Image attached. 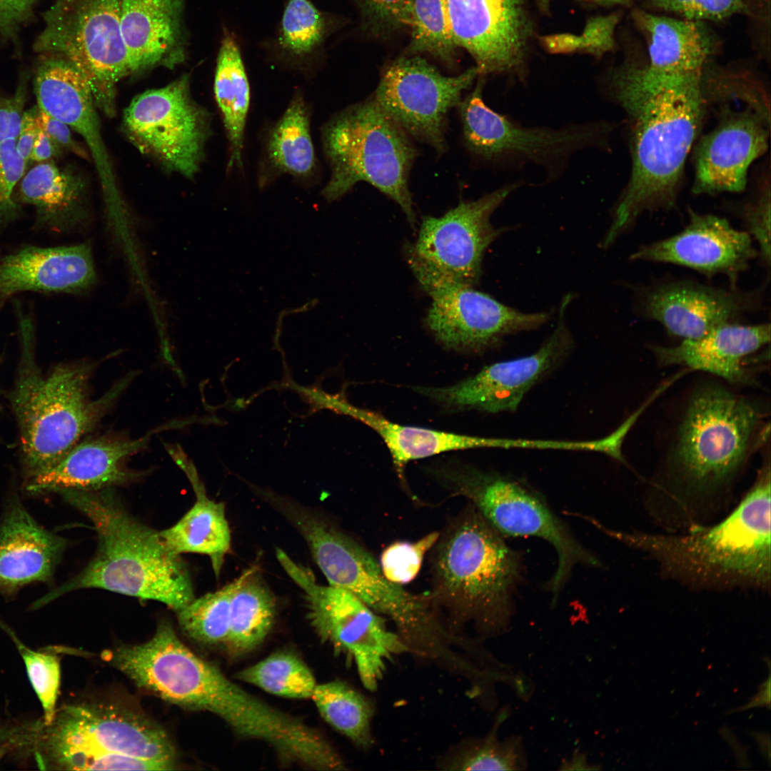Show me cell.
Listing matches in <instances>:
<instances>
[{
    "mask_svg": "<svg viewBox=\"0 0 771 771\" xmlns=\"http://www.w3.org/2000/svg\"><path fill=\"white\" fill-rule=\"evenodd\" d=\"M704 71L660 74L627 56L604 90L633 121L632 171L603 241L608 247L643 213L674 205L705 109Z\"/></svg>",
    "mask_w": 771,
    "mask_h": 771,
    "instance_id": "6da1fadb",
    "label": "cell"
},
{
    "mask_svg": "<svg viewBox=\"0 0 771 771\" xmlns=\"http://www.w3.org/2000/svg\"><path fill=\"white\" fill-rule=\"evenodd\" d=\"M57 493L91 522L97 549L84 570L36 600L34 609L82 588L157 600L176 612L195 598L189 572L180 555L166 547L159 532L130 514L111 488Z\"/></svg>",
    "mask_w": 771,
    "mask_h": 771,
    "instance_id": "7a4b0ae2",
    "label": "cell"
},
{
    "mask_svg": "<svg viewBox=\"0 0 771 771\" xmlns=\"http://www.w3.org/2000/svg\"><path fill=\"white\" fill-rule=\"evenodd\" d=\"M598 527L655 560L675 579L701 587L768 588L770 584V466L723 520L683 534L620 532Z\"/></svg>",
    "mask_w": 771,
    "mask_h": 771,
    "instance_id": "3957f363",
    "label": "cell"
},
{
    "mask_svg": "<svg viewBox=\"0 0 771 771\" xmlns=\"http://www.w3.org/2000/svg\"><path fill=\"white\" fill-rule=\"evenodd\" d=\"M431 550L430 593L447 628L460 637L468 625L485 633L504 626L523 577L520 553L470 503Z\"/></svg>",
    "mask_w": 771,
    "mask_h": 771,
    "instance_id": "277c9868",
    "label": "cell"
},
{
    "mask_svg": "<svg viewBox=\"0 0 771 771\" xmlns=\"http://www.w3.org/2000/svg\"><path fill=\"white\" fill-rule=\"evenodd\" d=\"M21 353L11 393L20 433L26 479L56 463L91 431L131 381L120 380L96 399L89 395L95 365L61 364L44 376L34 355V331L29 319L20 323Z\"/></svg>",
    "mask_w": 771,
    "mask_h": 771,
    "instance_id": "5b68a950",
    "label": "cell"
},
{
    "mask_svg": "<svg viewBox=\"0 0 771 771\" xmlns=\"http://www.w3.org/2000/svg\"><path fill=\"white\" fill-rule=\"evenodd\" d=\"M300 533L328 584L388 618L409 652L445 669L458 662L460 639L445 626L430 592L413 593L388 580L368 550L318 516L306 520Z\"/></svg>",
    "mask_w": 771,
    "mask_h": 771,
    "instance_id": "8992f818",
    "label": "cell"
},
{
    "mask_svg": "<svg viewBox=\"0 0 771 771\" xmlns=\"http://www.w3.org/2000/svg\"><path fill=\"white\" fill-rule=\"evenodd\" d=\"M9 752L32 757L41 769L64 770L74 756L94 752L127 755L175 770L178 757L159 725L134 711L98 704L69 705L49 723L41 719L4 726Z\"/></svg>",
    "mask_w": 771,
    "mask_h": 771,
    "instance_id": "52a82bcc",
    "label": "cell"
},
{
    "mask_svg": "<svg viewBox=\"0 0 771 771\" xmlns=\"http://www.w3.org/2000/svg\"><path fill=\"white\" fill-rule=\"evenodd\" d=\"M321 139L331 172L321 192L327 201L366 181L396 202L414 225L408 177L418 151L373 97L333 115L321 127Z\"/></svg>",
    "mask_w": 771,
    "mask_h": 771,
    "instance_id": "ba28073f",
    "label": "cell"
},
{
    "mask_svg": "<svg viewBox=\"0 0 771 771\" xmlns=\"http://www.w3.org/2000/svg\"><path fill=\"white\" fill-rule=\"evenodd\" d=\"M669 457L685 493L706 497L736 477L757 443L762 414L754 403L720 387L695 393L688 403Z\"/></svg>",
    "mask_w": 771,
    "mask_h": 771,
    "instance_id": "9c48e42d",
    "label": "cell"
},
{
    "mask_svg": "<svg viewBox=\"0 0 771 771\" xmlns=\"http://www.w3.org/2000/svg\"><path fill=\"white\" fill-rule=\"evenodd\" d=\"M438 475L452 495L467 498L500 535L539 538L555 548L558 566L548 583L554 597L575 565H600L544 499L519 481L468 468L445 470Z\"/></svg>",
    "mask_w": 771,
    "mask_h": 771,
    "instance_id": "30bf717a",
    "label": "cell"
},
{
    "mask_svg": "<svg viewBox=\"0 0 771 771\" xmlns=\"http://www.w3.org/2000/svg\"><path fill=\"white\" fill-rule=\"evenodd\" d=\"M276 558L304 593L307 618L323 642L351 660L363 687L376 690L390 662L409 652L396 632L388 629L381 615L354 594L331 585H318L311 571L294 562L283 550Z\"/></svg>",
    "mask_w": 771,
    "mask_h": 771,
    "instance_id": "8fae6325",
    "label": "cell"
},
{
    "mask_svg": "<svg viewBox=\"0 0 771 771\" xmlns=\"http://www.w3.org/2000/svg\"><path fill=\"white\" fill-rule=\"evenodd\" d=\"M484 82L480 76L473 91L459 104L465 145L477 156L503 168L540 166L548 178L555 179L574 154L605 146L610 131L607 123L592 121L558 128L523 126L485 104Z\"/></svg>",
    "mask_w": 771,
    "mask_h": 771,
    "instance_id": "7c38bea8",
    "label": "cell"
},
{
    "mask_svg": "<svg viewBox=\"0 0 771 771\" xmlns=\"http://www.w3.org/2000/svg\"><path fill=\"white\" fill-rule=\"evenodd\" d=\"M121 0H54L43 18L35 51L73 64L88 80L96 104L111 114L116 86L131 74L120 31Z\"/></svg>",
    "mask_w": 771,
    "mask_h": 771,
    "instance_id": "4fadbf2b",
    "label": "cell"
},
{
    "mask_svg": "<svg viewBox=\"0 0 771 771\" xmlns=\"http://www.w3.org/2000/svg\"><path fill=\"white\" fill-rule=\"evenodd\" d=\"M408 262L432 299L425 323L445 346L480 351L509 334L535 329L550 319L545 312L524 313L472 286L458 283L409 252Z\"/></svg>",
    "mask_w": 771,
    "mask_h": 771,
    "instance_id": "5bb4252c",
    "label": "cell"
},
{
    "mask_svg": "<svg viewBox=\"0 0 771 771\" xmlns=\"http://www.w3.org/2000/svg\"><path fill=\"white\" fill-rule=\"evenodd\" d=\"M124 126L138 148L169 169L189 178L199 171L211 117L191 98L188 75L134 98Z\"/></svg>",
    "mask_w": 771,
    "mask_h": 771,
    "instance_id": "9a60e30c",
    "label": "cell"
},
{
    "mask_svg": "<svg viewBox=\"0 0 771 771\" xmlns=\"http://www.w3.org/2000/svg\"><path fill=\"white\" fill-rule=\"evenodd\" d=\"M478 76L475 66L446 76L423 58L401 57L384 69L373 98L409 136L441 153L448 112Z\"/></svg>",
    "mask_w": 771,
    "mask_h": 771,
    "instance_id": "2e32d148",
    "label": "cell"
},
{
    "mask_svg": "<svg viewBox=\"0 0 771 771\" xmlns=\"http://www.w3.org/2000/svg\"><path fill=\"white\" fill-rule=\"evenodd\" d=\"M106 657L138 687L193 711L209 712L224 675L188 649L167 621L147 642L119 647Z\"/></svg>",
    "mask_w": 771,
    "mask_h": 771,
    "instance_id": "e0dca14e",
    "label": "cell"
},
{
    "mask_svg": "<svg viewBox=\"0 0 771 771\" xmlns=\"http://www.w3.org/2000/svg\"><path fill=\"white\" fill-rule=\"evenodd\" d=\"M446 3L457 46L473 57L479 76L525 79L531 43L538 36L528 0H446Z\"/></svg>",
    "mask_w": 771,
    "mask_h": 771,
    "instance_id": "ac0fdd59",
    "label": "cell"
},
{
    "mask_svg": "<svg viewBox=\"0 0 771 771\" xmlns=\"http://www.w3.org/2000/svg\"><path fill=\"white\" fill-rule=\"evenodd\" d=\"M520 186V181L507 183L477 200L460 201L440 217H424L409 251L445 276L473 287L480 279L485 251L502 232L490 217Z\"/></svg>",
    "mask_w": 771,
    "mask_h": 771,
    "instance_id": "d6986e66",
    "label": "cell"
},
{
    "mask_svg": "<svg viewBox=\"0 0 771 771\" xmlns=\"http://www.w3.org/2000/svg\"><path fill=\"white\" fill-rule=\"evenodd\" d=\"M570 300V296L564 298L556 328L535 353L487 366L474 376L450 387L418 390L448 405L491 413L515 411L531 387L570 351L573 339L564 321Z\"/></svg>",
    "mask_w": 771,
    "mask_h": 771,
    "instance_id": "ffe728a7",
    "label": "cell"
},
{
    "mask_svg": "<svg viewBox=\"0 0 771 771\" xmlns=\"http://www.w3.org/2000/svg\"><path fill=\"white\" fill-rule=\"evenodd\" d=\"M762 297L761 288L742 291L674 280L639 288L636 308L642 317L658 322L669 334L693 339L760 308Z\"/></svg>",
    "mask_w": 771,
    "mask_h": 771,
    "instance_id": "44dd1931",
    "label": "cell"
},
{
    "mask_svg": "<svg viewBox=\"0 0 771 771\" xmlns=\"http://www.w3.org/2000/svg\"><path fill=\"white\" fill-rule=\"evenodd\" d=\"M757 255L747 231L735 229L724 218L690 211L680 232L640 246L630 258L682 266L707 277L722 275L736 287L739 275Z\"/></svg>",
    "mask_w": 771,
    "mask_h": 771,
    "instance_id": "7402d4cb",
    "label": "cell"
},
{
    "mask_svg": "<svg viewBox=\"0 0 771 771\" xmlns=\"http://www.w3.org/2000/svg\"><path fill=\"white\" fill-rule=\"evenodd\" d=\"M765 112L746 110L729 114L700 142L693 191L697 194L739 192L749 166L766 151Z\"/></svg>",
    "mask_w": 771,
    "mask_h": 771,
    "instance_id": "603a6c76",
    "label": "cell"
},
{
    "mask_svg": "<svg viewBox=\"0 0 771 771\" xmlns=\"http://www.w3.org/2000/svg\"><path fill=\"white\" fill-rule=\"evenodd\" d=\"M181 426V421L172 422L135 440L101 437L78 443L53 466L27 478L26 490L33 494L99 490L124 483L136 476L126 460L145 448L154 433Z\"/></svg>",
    "mask_w": 771,
    "mask_h": 771,
    "instance_id": "cb8c5ba5",
    "label": "cell"
},
{
    "mask_svg": "<svg viewBox=\"0 0 771 771\" xmlns=\"http://www.w3.org/2000/svg\"><path fill=\"white\" fill-rule=\"evenodd\" d=\"M34 92L41 110L64 122L84 138L91 153L109 209L114 214L121 213L123 206L101 136L96 104L85 76L71 64H59L41 74Z\"/></svg>",
    "mask_w": 771,
    "mask_h": 771,
    "instance_id": "d4e9b609",
    "label": "cell"
},
{
    "mask_svg": "<svg viewBox=\"0 0 771 771\" xmlns=\"http://www.w3.org/2000/svg\"><path fill=\"white\" fill-rule=\"evenodd\" d=\"M96 281L89 241L25 246L0 258V303L26 291L79 293Z\"/></svg>",
    "mask_w": 771,
    "mask_h": 771,
    "instance_id": "484cf974",
    "label": "cell"
},
{
    "mask_svg": "<svg viewBox=\"0 0 771 771\" xmlns=\"http://www.w3.org/2000/svg\"><path fill=\"white\" fill-rule=\"evenodd\" d=\"M120 31L131 74L185 59L183 0H121Z\"/></svg>",
    "mask_w": 771,
    "mask_h": 771,
    "instance_id": "4316f807",
    "label": "cell"
},
{
    "mask_svg": "<svg viewBox=\"0 0 771 771\" xmlns=\"http://www.w3.org/2000/svg\"><path fill=\"white\" fill-rule=\"evenodd\" d=\"M770 341V323L748 326L732 322L701 337L683 339L675 346H653L651 348L662 366H685L732 383H747L750 376L745 367V359Z\"/></svg>",
    "mask_w": 771,
    "mask_h": 771,
    "instance_id": "83f0119b",
    "label": "cell"
},
{
    "mask_svg": "<svg viewBox=\"0 0 771 771\" xmlns=\"http://www.w3.org/2000/svg\"><path fill=\"white\" fill-rule=\"evenodd\" d=\"M66 544L41 527L18 498L12 499L0 525V592L49 581Z\"/></svg>",
    "mask_w": 771,
    "mask_h": 771,
    "instance_id": "f1b7e54d",
    "label": "cell"
},
{
    "mask_svg": "<svg viewBox=\"0 0 771 771\" xmlns=\"http://www.w3.org/2000/svg\"><path fill=\"white\" fill-rule=\"evenodd\" d=\"M311 114L303 93L296 91L266 135L258 170L260 188L283 175L304 183L317 176L318 164L311 136Z\"/></svg>",
    "mask_w": 771,
    "mask_h": 771,
    "instance_id": "f546056e",
    "label": "cell"
},
{
    "mask_svg": "<svg viewBox=\"0 0 771 771\" xmlns=\"http://www.w3.org/2000/svg\"><path fill=\"white\" fill-rule=\"evenodd\" d=\"M330 405L363 422L374 430L387 445L395 469L403 479L410 461L439 453L476 448H504L505 439L487 438L443 432L425 428L402 425L380 414L353 406L345 400L331 398Z\"/></svg>",
    "mask_w": 771,
    "mask_h": 771,
    "instance_id": "4dcf8cb0",
    "label": "cell"
},
{
    "mask_svg": "<svg viewBox=\"0 0 771 771\" xmlns=\"http://www.w3.org/2000/svg\"><path fill=\"white\" fill-rule=\"evenodd\" d=\"M15 200L34 206L36 228L69 231L86 218L79 178L51 161L39 163L24 176Z\"/></svg>",
    "mask_w": 771,
    "mask_h": 771,
    "instance_id": "1f68e13d",
    "label": "cell"
},
{
    "mask_svg": "<svg viewBox=\"0 0 771 771\" xmlns=\"http://www.w3.org/2000/svg\"><path fill=\"white\" fill-rule=\"evenodd\" d=\"M196 495L193 506L173 526L159 535L166 547L180 555L191 553L208 555L218 575L231 546V532L223 503L210 500L195 468L186 473Z\"/></svg>",
    "mask_w": 771,
    "mask_h": 771,
    "instance_id": "d6a6232c",
    "label": "cell"
},
{
    "mask_svg": "<svg viewBox=\"0 0 771 771\" xmlns=\"http://www.w3.org/2000/svg\"><path fill=\"white\" fill-rule=\"evenodd\" d=\"M213 92L228 143L227 170H241L251 88L240 49L230 34L218 50Z\"/></svg>",
    "mask_w": 771,
    "mask_h": 771,
    "instance_id": "836d02e7",
    "label": "cell"
},
{
    "mask_svg": "<svg viewBox=\"0 0 771 771\" xmlns=\"http://www.w3.org/2000/svg\"><path fill=\"white\" fill-rule=\"evenodd\" d=\"M275 614L273 595L254 568L246 570L231 598L228 651L241 655L257 647L270 632Z\"/></svg>",
    "mask_w": 771,
    "mask_h": 771,
    "instance_id": "e575fe53",
    "label": "cell"
},
{
    "mask_svg": "<svg viewBox=\"0 0 771 771\" xmlns=\"http://www.w3.org/2000/svg\"><path fill=\"white\" fill-rule=\"evenodd\" d=\"M311 699L323 720L361 748L373 742L374 707L362 693L336 680L317 684Z\"/></svg>",
    "mask_w": 771,
    "mask_h": 771,
    "instance_id": "d590c367",
    "label": "cell"
},
{
    "mask_svg": "<svg viewBox=\"0 0 771 771\" xmlns=\"http://www.w3.org/2000/svg\"><path fill=\"white\" fill-rule=\"evenodd\" d=\"M235 677L270 694L294 699L311 698L317 685L306 663L289 650L273 652Z\"/></svg>",
    "mask_w": 771,
    "mask_h": 771,
    "instance_id": "8d00e7d4",
    "label": "cell"
},
{
    "mask_svg": "<svg viewBox=\"0 0 771 771\" xmlns=\"http://www.w3.org/2000/svg\"><path fill=\"white\" fill-rule=\"evenodd\" d=\"M408 26L411 39L409 54H428L453 65L456 49L446 0H413Z\"/></svg>",
    "mask_w": 771,
    "mask_h": 771,
    "instance_id": "74e56055",
    "label": "cell"
},
{
    "mask_svg": "<svg viewBox=\"0 0 771 771\" xmlns=\"http://www.w3.org/2000/svg\"><path fill=\"white\" fill-rule=\"evenodd\" d=\"M242 577L243 574L220 590L194 598L177 611L182 631L201 644L226 645L229 632L231 598Z\"/></svg>",
    "mask_w": 771,
    "mask_h": 771,
    "instance_id": "f35d334b",
    "label": "cell"
},
{
    "mask_svg": "<svg viewBox=\"0 0 771 771\" xmlns=\"http://www.w3.org/2000/svg\"><path fill=\"white\" fill-rule=\"evenodd\" d=\"M326 31L324 15L311 0H288L281 23L278 45L291 61L303 62L320 48Z\"/></svg>",
    "mask_w": 771,
    "mask_h": 771,
    "instance_id": "ab89813d",
    "label": "cell"
},
{
    "mask_svg": "<svg viewBox=\"0 0 771 771\" xmlns=\"http://www.w3.org/2000/svg\"><path fill=\"white\" fill-rule=\"evenodd\" d=\"M622 17L616 11L588 19L580 35L555 34L538 36L540 45L550 54L581 53L600 59L616 46L615 32Z\"/></svg>",
    "mask_w": 771,
    "mask_h": 771,
    "instance_id": "60d3db41",
    "label": "cell"
},
{
    "mask_svg": "<svg viewBox=\"0 0 771 771\" xmlns=\"http://www.w3.org/2000/svg\"><path fill=\"white\" fill-rule=\"evenodd\" d=\"M525 765L519 743L489 736L465 745L444 762L449 770H519Z\"/></svg>",
    "mask_w": 771,
    "mask_h": 771,
    "instance_id": "b9f144b4",
    "label": "cell"
},
{
    "mask_svg": "<svg viewBox=\"0 0 771 771\" xmlns=\"http://www.w3.org/2000/svg\"><path fill=\"white\" fill-rule=\"evenodd\" d=\"M4 627L23 658L30 682L41 702L44 712L41 719L44 723H49L57 710L56 701L61 679L59 657L49 651L30 649L11 630L5 625Z\"/></svg>",
    "mask_w": 771,
    "mask_h": 771,
    "instance_id": "7bdbcfd3",
    "label": "cell"
},
{
    "mask_svg": "<svg viewBox=\"0 0 771 771\" xmlns=\"http://www.w3.org/2000/svg\"><path fill=\"white\" fill-rule=\"evenodd\" d=\"M440 535L432 532L415 542L397 541L382 552L380 566L390 582L401 585L411 582L418 574L423 558Z\"/></svg>",
    "mask_w": 771,
    "mask_h": 771,
    "instance_id": "ee69618b",
    "label": "cell"
},
{
    "mask_svg": "<svg viewBox=\"0 0 771 771\" xmlns=\"http://www.w3.org/2000/svg\"><path fill=\"white\" fill-rule=\"evenodd\" d=\"M641 9L676 14L680 19L720 22L742 14V0H640Z\"/></svg>",
    "mask_w": 771,
    "mask_h": 771,
    "instance_id": "f6af8a7d",
    "label": "cell"
},
{
    "mask_svg": "<svg viewBox=\"0 0 771 771\" xmlns=\"http://www.w3.org/2000/svg\"><path fill=\"white\" fill-rule=\"evenodd\" d=\"M26 168L24 161L16 149V139L0 144V233L22 213L13 193Z\"/></svg>",
    "mask_w": 771,
    "mask_h": 771,
    "instance_id": "bcb514c9",
    "label": "cell"
},
{
    "mask_svg": "<svg viewBox=\"0 0 771 771\" xmlns=\"http://www.w3.org/2000/svg\"><path fill=\"white\" fill-rule=\"evenodd\" d=\"M367 28L377 34L408 26L413 0H357Z\"/></svg>",
    "mask_w": 771,
    "mask_h": 771,
    "instance_id": "7dc6e473",
    "label": "cell"
},
{
    "mask_svg": "<svg viewBox=\"0 0 771 771\" xmlns=\"http://www.w3.org/2000/svg\"><path fill=\"white\" fill-rule=\"evenodd\" d=\"M742 14L756 54L769 61L770 56V0H742Z\"/></svg>",
    "mask_w": 771,
    "mask_h": 771,
    "instance_id": "c3c4849f",
    "label": "cell"
},
{
    "mask_svg": "<svg viewBox=\"0 0 771 771\" xmlns=\"http://www.w3.org/2000/svg\"><path fill=\"white\" fill-rule=\"evenodd\" d=\"M745 221L747 233L759 247L758 255L767 266L770 263V192L765 190L757 201L747 206Z\"/></svg>",
    "mask_w": 771,
    "mask_h": 771,
    "instance_id": "681fc988",
    "label": "cell"
},
{
    "mask_svg": "<svg viewBox=\"0 0 771 771\" xmlns=\"http://www.w3.org/2000/svg\"><path fill=\"white\" fill-rule=\"evenodd\" d=\"M27 94V78L22 75L15 92H0V144L16 139L19 132Z\"/></svg>",
    "mask_w": 771,
    "mask_h": 771,
    "instance_id": "f907efd6",
    "label": "cell"
},
{
    "mask_svg": "<svg viewBox=\"0 0 771 771\" xmlns=\"http://www.w3.org/2000/svg\"><path fill=\"white\" fill-rule=\"evenodd\" d=\"M36 0H0V41L16 42L20 29L33 16Z\"/></svg>",
    "mask_w": 771,
    "mask_h": 771,
    "instance_id": "816d5d0a",
    "label": "cell"
},
{
    "mask_svg": "<svg viewBox=\"0 0 771 771\" xmlns=\"http://www.w3.org/2000/svg\"><path fill=\"white\" fill-rule=\"evenodd\" d=\"M37 119L39 127L61 148H66L81 156L84 151L74 140L71 128L64 122L49 115L38 107Z\"/></svg>",
    "mask_w": 771,
    "mask_h": 771,
    "instance_id": "f5cc1de1",
    "label": "cell"
},
{
    "mask_svg": "<svg viewBox=\"0 0 771 771\" xmlns=\"http://www.w3.org/2000/svg\"><path fill=\"white\" fill-rule=\"evenodd\" d=\"M37 113V106L24 112L19 132L16 139V149L26 166L30 161L33 146L39 131Z\"/></svg>",
    "mask_w": 771,
    "mask_h": 771,
    "instance_id": "db71d44e",
    "label": "cell"
},
{
    "mask_svg": "<svg viewBox=\"0 0 771 771\" xmlns=\"http://www.w3.org/2000/svg\"><path fill=\"white\" fill-rule=\"evenodd\" d=\"M59 147L40 127L30 156V161L41 163L60 153Z\"/></svg>",
    "mask_w": 771,
    "mask_h": 771,
    "instance_id": "11a10c76",
    "label": "cell"
},
{
    "mask_svg": "<svg viewBox=\"0 0 771 771\" xmlns=\"http://www.w3.org/2000/svg\"><path fill=\"white\" fill-rule=\"evenodd\" d=\"M770 677L767 679L763 683L759 686L758 692L753 696L750 701L737 708H735L730 710L727 713L731 714L735 712L744 711L748 709H751L755 707L767 706L770 708Z\"/></svg>",
    "mask_w": 771,
    "mask_h": 771,
    "instance_id": "9f6ffc18",
    "label": "cell"
},
{
    "mask_svg": "<svg viewBox=\"0 0 771 771\" xmlns=\"http://www.w3.org/2000/svg\"><path fill=\"white\" fill-rule=\"evenodd\" d=\"M583 2L593 4L605 8H610L615 6H621L624 7H630L633 4V0H580Z\"/></svg>",
    "mask_w": 771,
    "mask_h": 771,
    "instance_id": "6f0895ef",
    "label": "cell"
},
{
    "mask_svg": "<svg viewBox=\"0 0 771 771\" xmlns=\"http://www.w3.org/2000/svg\"><path fill=\"white\" fill-rule=\"evenodd\" d=\"M753 735H755V734L753 733ZM757 735H755V737H756V738L757 740V742H758V744L760 745V747L761 749L762 752L763 754H765V753L767 754L768 758L770 759V754L766 751V750L765 748V745H766V744H765V742L766 741V739L769 737V735H767V737H765V734H763L762 736V734H760V733H757Z\"/></svg>",
    "mask_w": 771,
    "mask_h": 771,
    "instance_id": "680465c9",
    "label": "cell"
},
{
    "mask_svg": "<svg viewBox=\"0 0 771 771\" xmlns=\"http://www.w3.org/2000/svg\"><path fill=\"white\" fill-rule=\"evenodd\" d=\"M539 9L543 11H548L551 2L553 0H535Z\"/></svg>",
    "mask_w": 771,
    "mask_h": 771,
    "instance_id": "91938a15",
    "label": "cell"
},
{
    "mask_svg": "<svg viewBox=\"0 0 771 771\" xmlns=\"http://www.w3.org/2000/svg\"><path fill=\"white\" fill-rule=\"evenodd\" d=\"M6 753L7 752L6 748L0 744V761Z\"/></svg>",
    "mask_w": 771,
    "mask_h": 771,
    "instance_id": "94428289",
    "label": "cell"
}]
</instances>
